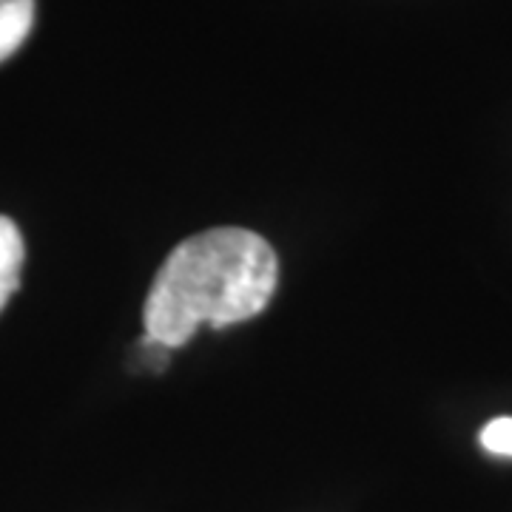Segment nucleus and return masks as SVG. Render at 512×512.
<instances>
[{"label":"nucleus","instance_id":"nucleus-1","mask_svg":"<svg viewBox=\"0 0 512 512\" xmlns=\"http://www.w3.org/2000/svg\"><path fill=\"white\" fill-rule=\"evenodd\" d=\"M279 262L268 239L248 228H208L165 256L146 296V336L183 348L202 328H228L268 308Z\"/></svg>","mask_w":512,"mask_h":512},{"label":"nucleus","instance_id":"nucleus-2","mask_svg":"<svg viewBox=\"0 0 512 512\" xmlns=\"http://www.w3.org/2000/svg\"><path fill=\"white\" fill-rule=\"evenodd\" d=\"M35 26V0H0V63L23 46Z\"/></svg>","mask_w":512,"mask_h":512},{"label":"nucleus","instance_id":"nucleus-3","mask_svg":"<svg viewBox=\"0 0 512 512\" xmlns=\"http://www.w3.org/2000/svg\"><path fill=\"white\" fill-rule=\"evenodd\" d=\"M23 268V237L9 217H0V311L20 288Z\"/></svg>","mask_w":512,"mask_h":512},{"label":"nucleus","instance_id":"nucleus-4","mask_svg":"<svg viewBox=\"0 0 512 512\" xmlns=\"http://www.w3.org/2000/svg\"><path fill=\"white\" fill-rule=\"evenodd\" d=\"M481 447L493 456L512 458V416L493 419L481 430Z\"/></svg>","mask_w":512,"mask_h":512}]
</instances>
